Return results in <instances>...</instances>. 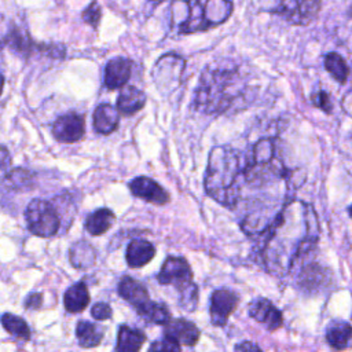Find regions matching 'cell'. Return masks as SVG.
<instances>
[{"instance_id":"6da1fadb","label":"cell","mask_w":352,"mask_h":352,"mask_svg":"<svg viewBox=\"0 0 352 352\" xmlns=\"http://www.w3.org/2000/svg\"><path fill=\"white\" fill-rule=\"evenodd\" d=\"M319 238V221L312 205L292 199L274 216L263 234L261 256L268 271L285 275L308 254Z\"/></svg>"},{"instance_id":"7a4b0ae2","label":"cell","mask_w":352,"mask_h":352,"mask_svg":"<svg viewBox=\"0 0 352 352\" xmlns=\"http://www.w3.org/2000/svg\"><path fill=\"white\" fill-rule=\"evenodd\" d=\"M248 91V80L236 65L210 63L201 73L192 104L206 116H220L246 102Z\"/></svg>"},{"instance_id":"3957f363","label":"cell","mask_w":352,"mask_h":352,"mask_svg":"<svg viewBox=\"0 0 352 352\" xmlns=\"http://www.w3.org/2000/svg\"><path fill=\"white\" fill-rule=\"evenodd\" d=\"M204 187L210 198L234 209L242 198L243 157L231 146H217L209 153Z\"/></svg>"},{"instance_id":"277c9868","label":"cell","mask_w":352,"mask_h":352,"mask_svg":"<svg viewBox=\"0 0 352 352\" xmlns=\"http://www.w3.org/2000/svg\"><path fill=\"white\" fill-rule=\"evenodd\" d=\"M234 10L231 0H173L172 26L191 34L224 23Z\"/></svg>"},{"instance_id":"5b68a950","label":"cell","mask_w":352,"mask_h":352,"mask_svg":"<svg viewBox=\"0 0 352 352\" xmlns=\"http://www.w3.org/2000/svg\"><path fill=\"white\" fill-rule=\"evenodd\" d=\"M8 48L22 58H29L33 54H41L51 59H63L66 48L60 44H37L34 43L26 28L18 25L6 15H0V52Z\"/></svg>"},{"instance_id":"8992f818","label":"cell","mask_w":352,"mask_h":352,"mask_svg":"<svg viewBox=\"0 0 352 352\" xmlns=\"http://www.w3.org/2000/svg\"><path fill=\"white\" fill-rule=\"evenodd\" d=\"M322 6V0H258L260 10L282 16L292 25H308Z\"/></svg>"},{"instance_id":"52a82bcc","label":"cell","mask_w":352,"mask_h":352,"mask_svg":"<svg viewBox=\"0 0 352 352\" xmlns=\"http://www.w3.org/2000/svg\"><path fill=\"white\" fill-rule=\"evenodd\" d=\"M25 219L29 231L43 238L54 236L60 227V217L55 205L41 198H34L28 204Z\"/></svg>"},{"instance_id":"ba28073f","label":"cell","mask_w":352,"mask_h":352,"mask_svg":"<svg viewBox=\"0 0 352 352\" xmlns=\"http://www.w3.org/2000/svg\"><path fill=\"white\" fill-rule=\"evenodd\" d=\"M184 59L175 54H166L158 59L153 69L154 81L162 92L173 91L182 80Z\"/></svg>"},{"instance_id":"9c48e42d","label":"cell","mask_w":352,"mask_h":352,"mask_svg":"<svg viewBox=\"0 0 352 352\" xmlns=\"http://www.w3.org/2000/svg\"><path fill=\"white\" fill-rule=\"evenodd\" d=\"M157 279L161 285H173L179 292L194 283L192 271L187 260L175 256H170L164 261Z\"/></svg>"},{"instance_id":"30bf717a","label":"cell","mask_w":352,"mask_h":352,"mask_svg":"<svg viewBox=\"0 0 352 352\" xmlns=\"http://www.w3.org/2000/svg\"><path fill=\"white\" fill-rule=\"evenodd\" d=\"M51 132L58 142L74 143L85 133L84 117L76 111H67L52 122Z\"/></svg>"},{"instance_id":"8fae6325","label":"cell","mask_w":352,"mask_h":352,"mask_svg":"<svg viewBox=\"0 0 352 352\" xmlns=\"http://www.w3.org/2000/svg\"><path fill=\"white\" fill-rule=\"evenodd\" d=\"M238 296L227 289L214 290L210 296V320L213 326H224L228 320V316L234 312L238 305Z\"/></svg>"},{"instance_id":"7c38bea8","label":"cell","mask_w":352,"mask_h":352,"mask_svg":"<svg viewBox=\"0 0 352 352\" xmlns=\"http://www.w3.org/2000/svg\"><path fill=\"white\" fill-rule=\"evenodd\" d=\"M128 186L135 197L155 205H165L170 199L168 191L155 180L147 176H138L132 179Z\"/></svg>"},{"instance_id":"4fadbf2b","label":"cell","mask_w":352,"mask_h":352,"mask_svg":"<svg viewBox=\"0 0 352 352\" xmlns=\"http://www.w3.org/2000/svg\"><path fill=\"white\" fill-rule=\"evenodd\" d=\"M249 316L265 326L267 330L275 331L278 330L283 323L282 312L267 298L258 297L254 298L248 308Z\"/></svg>"},{"instance_id":"5bb4252c","label":"cell","mask_w":352,"mask_h":352,"mask_svg":"<svg viewBox=\"0 0 352 352\" xmlns=\"http://www.w3.org/2000/svg\"><path fill=\"white\" fill-rule=\"evenodd\" d=\"M132 60L128 58L117 56L110 59L103 72V84L107 89H118L125 87L132 74Z\"/></svg>"},{"instance_id":"9a60e30c","label":"cell","mask_w":352,"mask_h":352,"mask_svg":"<svg viewBox=\"0 0 352 352\" xmlns=\"http://www.w3.org/2000/svg\"><path fill=\"white\" fill-rule=\"evenodd\" d=\"M164 334L165 337L176 341L177 344L183 345H195L199 340V329L195 323L187 319H170L166 324H164Z\"/></svg>"},{"instance_id":"2e32d148","label":"cell","mask_w":352,"mask_h":352,"mask_svg":"<svg viewBox=\"0 0 352 352\" xmlns=\"http://www.w3.org/2000/svg\"><path fill=\"white\" fill-rule=\"evenodd\" d=\"M118 294L128 301L136 311L140 309L150 301L147 289L136 279L131 276H124L118 283Z\"/></svg>"},{"instance_id":"e0dca14e","label":"cell","mask_w":352,"mask_h":352,"mask_svg":"<svg viewBox=\"0 0 352 352\" xmlns=\"http://www.w3.org/2000/svg\"><path fill=\"white\" fill-rule=\"evenodd\" d=\"M120 116L116 107L109 103H102L95 107L92 114L94 129L100 135H110L118 126Z\"/></svg>"},{"instance_id":"ac0fdd59","label":"cell","mask_w":352,"mask_h":352,"mask_svg":"<svg viewBox=\"0 0 352 352\" xmlns=\"http://www.w3.org/2000/svg\"><path fill=\"white\" fill-rule=\"evenodd\" d=\"M146 104V94L133 87L125 85L117 98V111L124 116H132L142 110Z\"/></svg>"},{"instance_id":"d6986e66","label":"cell","mask_w":352,"mask_h":352,"mask_svg":"<svg viewBox=\"0 0 352 352\" xmlns=\"http://www.w3.org/2000/svg\"><path fill=\"white\" fill-rule=\"evenodd\" d=\"M155 254V248L151 242L146 239H133L129 242L125 253V258L129 267L138 268L146 265L153 260Z\"/></svg>"},{"instance_id":"ffe728a7","label":"cell","mask_w":352,"mask_h":352,"mask_svg":"<svg viewBox=\"0 0 352 352\" xmlns=\"http://www.w3.org/2000/svg\"><path fill=\"white\" fill-rule=\"evenodd\" d=\"M146 341V336L139 329L121 324L117 334L116 352H139Z\"/></svg>"},{"instance_id":"44dd1931","label":"cell","mask_w":352,"mask_h":352,"mask_svg":"<svg viewBox=\"0 0 352 352\" xmlns=\"http://www.w3.org/2000/svg\"><path fill=\"white\" fill-rule=\"evenodd\" d=\"M327 342L337 351H342L352 340V326L344 320H333L326 329Z\"/></svg>"},{"instance_id":"7402d4cb","label":"cell","mask_w":352,"mask_h":352,"mask_svg":"<svg viewBox=\"0 0 352 352\" xmlns=\"http://www.w3.org/2000/svg\"><path fill=\"white\" fill-rule=\"evenodd\" d=\"M88 302H89V292L84 282L74 283L65 293L63 304L67 312H72V314L81 312L88 307Z\"/></svg>"},{"instance_id":"603a6c76","label":"cell","mask_w":352,"mask_h":352,"mask_svg":"<svg viewBox=\"0 0 352 352\" xmlns=\"http://www.w3.org/2000/svg\"><path fill=\"white\" fill-rule=\"evenodd\" d=\"M114 220L116 214L110 209L100 208L87 216L84 226L91 235H102L113 226Z\"/></svg>"},{"instance_id":"cb8c5ba5","label":"cell","mask_w":352,"mask_h":352,"mask_svg":"<svg viewBox=\"0 0 352 352\" xmlns=\"http://www.w3.org/2000/svg\"><path fill=\"white\" fill-rule=\"evenodd\" d=\"M76 337L82 348H94L100 344L103 338V327L96 323L80 320L76 326Z\"/></svg>"},{"instance_id":"d4e9b609","label":"cell","mask_w":352,"mask_h":352,"mask_svg":"<svg viewBox=\"0 0 352 352\" xmlns=\"http://www.w3.org/2000/svg\"><path fill=\"white\" fill-rule=\"evenodd\" d=\"M138 314L147 322L155 323V324H166L170 320V312L162 302L148 301L146 305H143L140 309H138Z\"/></svg>"},{"instance_id":"484cf974","label":"cell","mask_w":352,"mask_h":352,"mask_svg":"<svg viewBox=\"0 0 352 352\" xmlns=\"http://www.w3.org/2000/svg\"><path fill=\"white\" fill-rule=\"evenodd\" d=\"M95 250L85 241H80L70 248V261L74 268H87L95 261Z\"/></svg>"},{"instance_id":"4316f807","label":"cell","mask_w":352,"mask_h":352,"mask_svg":"<svg viewBox=\"0 0 352 352\" xmlns=\"http://www.w3.org/2000/svg\"><path fill=\"white\" fill-rule=\"evenodd\" d=\"M323 65H324V69L330 73V76L334 80H337L340 84H345L349 74V69L346 62L340 54L337 52L326 54L323 59Z\"/></svg>"},{"instance_id":"83f0119b","label":"cell","mask_w":352,"mask_h":352,"mask_svg":"<svg viewBox=\"0 0 352 352\" xmlns=\"http://www.w3.org/2000/svg\"><path fill=\"white\" fill-rule=\"evenodd\" d=\"M4 183L12 190H28L33 187L34 173L25 168H16L6 175Z\"/></svg>"},{"instance_id":"f1b7e54d","label":"cell","mask_w":352,"mask_h":352,"mask_svg":"<svg viewBox=\"0 0 352 352\" xmlns=\"http://www.w3.org/2000/svg\"><path fill=\"white\" fill-rule=\"evenodd\" d=\"M0 322L4 330H7V333H10L11 336L25 341L30 338L29 326L21 316H16L12 314H3L0 318Z\"/></svg>"},{"instance_id":"f546056e","label":"cell","mask_w":352,"mask_h":352,"mask_svg":"<svg viewBox=\"0 0 352 352\" xmlns=\"http://www.w3.org/2000/svg\"><path fill=\"white\" fill-rule=\"evenodd\" d=\"M100 15H102V10L100 6L94 0L82 12H81V18L85 23L91 25L92 29H98L99 21H100Z\"/></svg>"},{"instance_id":"4dcf8cb0","label":"cell","mask_w":352,"mask_h":352,"mask_svg":"<svg viewBox=\"0 0 352 352\" xmlns=\"http://www.w3.org/2000/svg\"><path fill=\"white\" fill-rule=\"evenodd\" d=\"M148 352H180V344H177L176 341L165 337L162 340L154 341L150 348Z\"/></svg>"},{"instance_id":"1f68e13d","label":"cell","mask_w":352,"mask_h":352,"mask_svg":"<svg viewBox=\"0 0 352 352\" xmlns=\"http://www.w3.org/2000/svg\"><path fill=\"white\" fill-rule=\"evenodd\" d=\"M312 103L314 106L319 107L320 110L326 111V113H331L333 104H331V99L329 96V94L326 91H318L312 95Z\"/></svg>"},{"instance_id":"d6a6232c","label":"cell","mask_w":352,"mask_h":352,"mask_svg":"<svg viewBox=\"0 0 352 352\" xmlns=\"http://www.w3.org/2000/svg\"><path fill=\"white\" fill-rule=\"evenodd\" d=\"M111 307L107 302H96L94 304L92 309H91V315L96 319V320H106L109 318H111Z\"/></svg>"},{"instance_id":"836d02e7","label":"cell","mask_w":352,"mask_h":352,"mask_svg":"<svg viewBox=\"0 0 352 352\" xmlns=\"http://www.w3.org/2000/svg\"><path fill=\"white\" fill-rule=\"evenodd\" d=\"M43 304V294L41 293H32L25 300V307L29 309H38Z\"/></svg>"},{"instance_id":"e575fe53","label":"cell","mask_w":352,"mask_h":352,"mask_svg":"<svg viewBox=\"0 0 352 352\" xmlns=\"http://www.w3.org/2000/svg\"><path fill=\"white\" fill-rule=\"evenodd\" d=\"M235 352H263V349L252 341H242L235 345Z\"/></svg>"},{"instance_id":"d590c367","label":"cell","mask_w":352,"mask_h":352,"mask_svg":"<svg viewBox=\"0 0 352 352\" xmlns=\"http://www.w3.org/2000/svg\"><path fill=\"white\" fill-rule=\"evenodd\" d=\"M11 166V154L6 146L0 144V170H8Z\"/></svg>"},{"instance_id":"8d00e7d4","label":"cell","mask_w":352,"mask_h":352,"mask_svg":"<svg viewBox=\"0 0 352 352\" xmlns=\"http://www.w3.org/2000/svg\"><path fill=\"white\" fill-rule=\"evenodd\" d=\"M3 87H4V76L0 72V96H1V92H3Z\"/></svg>"},{"instance_id":"74e56055","label":"cell","mask_w":352,"mask_h":352,"mask_svg":"<svg viewBox=\"0 0 352 352\" xmlns=\"http://www.w3.org/2000/svg\"><path fill=\"white\" fill-rule=\"evenodd\" d=\"M151 3H154V4H158V3H162V1H165V0H150Z\"/></svg>"},{"instance_id":"f35d334b","label":"cell","mask_w":352,"mask_h":352,"mask_svg":"<svg viewBox=\"0 0 352 352\" xmlns=\"http://www.w3.org/2000/svg\"><path fill=\"white\" fill-rule=\"evenodd\" d=\"M348 213H349V216L352 217V205L348 208Z\"/></svg>"}]
</instances>
